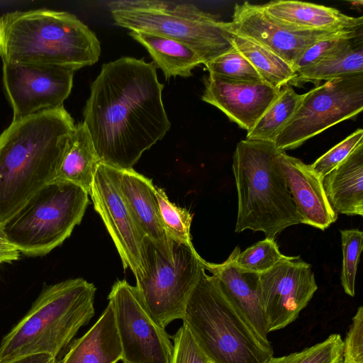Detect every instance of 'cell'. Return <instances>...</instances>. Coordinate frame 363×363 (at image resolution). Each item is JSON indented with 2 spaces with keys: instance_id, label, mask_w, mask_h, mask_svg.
<instances>
[{
  "instance_id": "cell-6",
  "label": "cell",
  "mask_w": 363,
  "mask_h": 363,
  "mask_svg": "<svg viewBox=\"0 0 363 363\" xmlns=\"http://www.w3.org/2000/svg\"><path fill=\"white\" fill-rule=\"evenodd\" d=\"M182 320L211 363H267L273 357L271 343L259 336L206 269Z\"/></svg>"
},
{
  "instance_id": "cell-18",
  "label": "cell",
  "mask_w": 363,
  "mask_h": 363,
  "mask_svg": "<svg viewBox=\"0 0 363 363\" xmlns=\"http://www.w3.org/2000/svg\"><path fill=\"white\" fill-rule=\"evenodd\" d=\"M204 265L259 336L269 341L268 326L261 302L259 274L238 267L233 252L220 264L205 261Z\"/></svg>"
},
{
  "instance_id": "cell-2",
  "label": "cell",
  "mask_w": 363,
  "mask_h": 363,
  "mask_svg": "<svg viewBox=\"0 0 363 363\" xmlns=\"http://www.w3.org/2000/svg\"><path fill=\"white\" fill-rule=\"evenodd\" d=\"M74 126L62 106L13 120L0 133V224L52 182Z\"/></svg>"
},
{
  "instance_id": "cell-31",
  "label": "cell",
  "mask_w": 363,
  "mask_h": 363,
  "mask_svg": "<svg viewBox=\"0 0 363 363\" xmlns=\"http://www.w3.org/2000/svg\"><path fill=\"white\" fill-rule=\"evenodd\" d=\"M210 74L243 82H262L249 61L234 47L204 65Z\"/></svg>"
},
{
  "instance_id": "cell-8",
  "label": "cell",
  "mask_w": 363,
  "mask_h": 363,
  "mask_svg": "<svg viewBox=\"0 0 363 363\" xmlns=\"http://www.w3.org/2000/svg\"><path fill=\"white\" fill-rule=\"evenodd\" d=\"M171 240L169 250L145 236L135 289L147 311L165 328L182 319L190 295L205 269L193 245Z\"/></svg>"
},
{
  "instance_id": "cell-35",
  "label": "cell",
  "mask_w": 363,
  "mask_h": 363,
  "mask_svg": "<svg viewBox=\"0 0 363 363\" xmlns=\"http://www.w3.org/2000/svg\"><path fill=\"white\" fill-rule=\"evenodd\" d=\"M173 339L171 363H211L198 347L191 333L183 324Z\"/></svg>"
},
{
  "instance_id": "cell-10",
  "label": "cell",
  "mask_w": 363,
  "mask_h": 363,
  "mask_svg": "<svg viewBox=\"0 0 363 363\" xmlns=\"http://www.w3.org/2000/svg\"><path fill=\"white\" fill-rule=\"evenodd\" d=\"M363 109V73L337 78L307 93L274 143L284 151L301 146L330 127L352 118Z\"/></svg>"
},
{
  "instance_id": "cell-20",
  "label": "cell",
  "mask_w": 363,
  "mask_h": 363,
  "mask_svg": "<svg viewBox=\"0 0 363 363\" xmlns=\"http://www.w3.org/2000/svg\"><path fill=\"white\" fill-rule=\"evenodd\" d=\"M322 184L337 215L363 216V143L323 177Z\"/></svg>"
},
{
  "instance_id": "cell-3",
  "label": "cell",
  "mask_w": 363,
  "mask_h": 363,
  "mask_svg": "<svg viewBox=\"0 0 363 363\" xmlns=\"http://www.w3.org/2000/svg\"><path fill=\"white\" fill-rule=\"evenodd\" d=\"M100 54L96 35L70 13L43 9L9 12L0 17L2 62L77 71L96 63Z\"/></svg>"
},
{
  "instance_id": "cell-12",
  "label": "cell",
  "mask_w": 363,
  "mask_h": 363,
  "mask_svg": "<svg viewBox=\"0 0 363 363\" xmlns=\"http://www.w3.org/2000/svg\"><path fill=\"white\" fill-rule=\"evenodd\" d=\"M6 97L13 121L60 108L71 93L74 70L56 66L2 62Z\"/></svg>"
},
{
  "instance_id": "cell-11",
  "label": "cell",
  "mask_w": 363,
  "mask_h": 363,
  "mask_svg": "<svg viewBox=\"0 0 363 363\" xmlns=\"http://www.w3.org/2000/svg\"><path fill=\"white\" fill-rule=\"evenodd\" d=\"M108 299L114 313L123 363H171L170 337L150 315L135 287L118 280Z\"/></svg>"
},
{
  "instance_id": "cell-7",
  "label": "cell",
  "mask_w": 363,
  "mask_h": 363,
  "mask_svg": "<svg viewBox=\"0 0 363 363\" xmlns=\"http://www.w3.org/2000/svg\"><path fill=\"white\" fill-rule=\"evenodd\" d=\"M107 6L117 26L179 41L196 52L203 65L233 48L220 21L194 4L120 0L108 2Z\"/></svg>"
},
{
  "instance_id": "cell-5",
  "label": "cell",
  "mask_w": 363,
  "mask_h": 363,
  "mask_svg": "<svg viewBox=\"0 0 363 363\" xmlns=\"http://www.w3.org/2000/svg\"><path fill=\"white\" fill-rule=\"evenodd\" d=\"M96 287L84 279L45 286L23 319L2 339L0 362L47 353L56 358L94 315Z\"/></svg>"
},
{
  "instance_id": "cell-19",
  "label": "cell",
  "mask_w": 363,
  "mask_h": 363,
  "mask_svg": "<svg viewBox=\"0 0 363 363\" xmlns=\"http://www.w3.org/2000/svg\"><path fill=\"white\" fill-rule=\"evenodd\" d=\"M262 6L278 22L299 30L337 33L363 28L362 16H350L336 9L323 5L277 0Z\"/></svg>"
},
{
  "instance_id": "cell-14",
  "label": "cell",
  "mask_w": 363,
  "mask_h": 363,
  "mask_svg": "<svg viewBox=\"0 0 363 363\" xmlns=\"http://www.w3.org/2000/svg\"><path fill=\"white\" fill-rule=\"evenodd\" d=\"M89 196L118 250L124 269L134 274L145 236L119 186L118 169L99 163Z\"/></svg>"
},
{
  "instance_id": "cell-21",
  "label": "cell",
  "mask_w": 363,
  "mask_h": 363,
  "mask_svg": "<svg viewBox=\"0 0 363 363\" xmlns=\"http://www.w3.org/2000/svg\"><path fill=\"white\" fill-rule=\"evenodd\" d=\"M121 191L145 236L166 250L171 247L162 225L155 186L151 179L131 169H118Z\"/></svg>"
},
{
  "instance_id": "cell-29",
  "label": "cell",
  "mask_w": 363,
  "mask_h": 363,
  "mask_svg": "<svg viewBox=\"0 0 363 363\" xmlns=\"http://www.w3.org/2000/svg\"><path fill=\"white\" fill-rule=\"evenodd\" d=\"M232 252L238 267L257 274L269 270L286 257L280 252L275 239L266 238L243 252L237 246Z\"/></svg>"
},
{
  "instance_id": "cell-22",
  "label": "cell",
  "mask_w": 363,
  "mask_h": 363,
  "mask_svg": "<svg viewBox=\"0 0 363 363\" xmlns=\"http://www.w3.org/2000/svg\"><path fill=\"white\" fill-rule=\"evenodd\" d=\"M122 347L111 303L94 325L76 340L58 363H117Z\"/></svg>"
},
{
  "instance_id": "cell-34",
  "label": "cell",
  "mask_w": 363,
  "mask_h": 363,
  "mask_svg": "<svg viewBox=\"0 0 363 363\" xmlns=\"http://www.w3.org/2000/svg\"><path fill=\"white\" fill-rule=\"evenodd\" d=\"M363 143V130L357 129L340 143L318 158L311 168L321 179L344 161L353 150Z\"/></svg>"
},
{
  "instance_id": "cell-17",
  "label": "cell",
  "mask_w": 363,
  "mask_h": 363,
  "mask_svg": "<svg viewBox=\"0 0 363 363\" xmlns=\"http://www.w3.org/2000/svg\"><path fill=\"white\" fill-rule=\"evenodd\" d=\"M279 162L301 223L325 230L337 215L326 198L322 179L298 158L281 151Z\"/></svg>"
},
{
  "instance_id": "cell-33",
  "label": "cell",
  "mask_w": 363,
  "mask_h": 363,
  "mask_svg": "<svg viewBox=\"0 0 363 363\" xmlns=\"http://www.w3.org/2000/svg\"><path fill=\"white\" fill-rule=\"evenodd\" d=\"M342 250L341 284L345 292L354 296L355 279L360 255L363 248V232L359 229L340 230Z\"/></svg>"
},
{
  "instance_id": "cell-15",
  "label": "cell",
  "mask_w": 363,
  "mask_h": 363,
  "mask_svg": "<svg viewBox=\"0 0 363 363\" xmlns=\"http://www.w3.org/2000/svg\"><path fill=\"white\" fill-rule=\"evenodd\" d=\"M220 26L272 52L292 68L313 43L340 33L303 30L284 25L269 16L262 5L247 1L235 4L232 21H220Z\"/></svg>"
},
{
  "instance_id": "cell-9",
  "label": "cell",
  "mask_w": 363,
  "mask_h": 363,
  "mask_svg": "<svg viewBox=\"0 0 363 363\" xmlns=\"http://www.w3.org/2000/svg\"><path fill=\"white\" fill-rule=\"evenodd\" d=\"M89 194L69 182L48 184L1 224L9 240L28 257L44 256L60 246L79 225Z\"/></svg>"
},
{
  "instance_id": "cell-25",
  "label": "cell",
  "mask_w": 363,
  "mask_h": 363,
  "mask_svg": "<svg viewBox=\"0 0 363 363\" xmlns=\"http://www.w3.org/2000/svg\"><path fill=\"white\" fill-rule=\"evenodd\" d=\"M360 73H363V34L337 53L296 72L289 85L301 86L312 82L318 86L321 81Z\"/></svg>"
},
{
  "instance_id": "cell-4",
  "label": "cell",
  "mask_w": 363,
  "mask_h": 363,
  "mask_svg": "<svg viewBox=\"0 0 363 363\" xmlns=\"http://www.w3.org/2000/svg\"><path fill=\"white\" fill-rule=\"evenodd\" d=\"M280 152L272 142L245 139L237 144L233 157L235 233L249 229L275 239L286 228L301 223L279 164Z\"/></svg>"
},
{
  "instance_id": "cell-23",
  "label": "cell",
  "mask_w": 363,
  "mask_h": 363,
  "mask_svg": "<svg viewBox=\"0 0 363 363\" xmlns=\"http://www.w3.org/2000/svg\"><path fill=\"white\" fill-rule=\"evenodd\" d=\"M100 163L90 133L82 122L75 125L60 157L52 182H69L89 195Z\"/></svg>"
},
{
  "instance_id": "cell-24",
  "label": "cell",
  "mask_w": 363,
  "mask_h": 363,
  "mask_svg": "<svg viewBox=\"0 0 363 363\" xmlns=\"http://www.w3.org/2000/svg\"><path fill=\"white\" fill-rule=\"evenodd\" d=\"M129 35L145 48L166 79L189 77L194 68L203 64L196 52L179 41L141 31H130Z\"/></svg>"
},
{
  "instance_id": "cell-37",
  "label": "cell",
  "mask_w": 363,
  "mask_h": 363,
  "mask_svg": "<svg viewBox=\"0 0 363 363\" xmlns=\"http://www.w3.org/2000/svg\"><path fill=\"white\" fill-rule=\"evenodd\" d=\"M19 257L20 252L9 242L0 224V266L4 263H12Z\"/></svg>"
},
{
  "instance_id": "cell-30",
  "label": "cell",
  "mask_w": 363,
  "mask_h": 363,
  "mask_svg": "<svg viewBox=\"0 0 363 363\" xmlns=\"http://www.w3.org/2000/svg\"><path fill=\"white\" fill-rule=\"evenodd\" d=\"M343 340L332 334L324 341L305 350L281 357H271L267 363H342Z\"/></svg>"
},
{
  "instance_id": "cell-36",
  "label": "cell",
  "mask_w": 363,
  "mask_h": 363,
  "mask_svg": "<svg viewBox=\"0 0 363 363\" xmlns=\"http://www.w3.org/2000/svg\"><path fill=\"white\" fill-rule=\"evenodd\" d=\"M342 363H363V307L359 306L343 341Z\"/></svg>"
},
{
  "instance_id": "cell-1",
  "label": "cell",
  "mask_w": 363,
  "mask_h": 363,
  "mask_svg": "<svg viewBox=\"0 0 363 363\" xmlns=\"http://www.w3.org/2000/svg\"><path fill=\"white\" fill-rule=\"evenodd\" d=\"M154 63L121 57L104 64L83 111L100 162L131 169L165 135L170 122Z\"/></svg>"
},
{
  "instance_id": "cell-26",
  "label": "cell",
  "mask_w": 363,
  "mask_h": 363,
  "mask_svg": "<svg viewBox=\"0 0 363 363\" xmlns=\"http://www.w3.org/2000/svg\"><path fill=\"white\" fill-rule=\"evenodd\" d=\"M230 40L252 65L262 82L281 89L296 77L292 67L279 56L261 45L230 33Z\"/></svg>"
},
{
  "instance_id": "cell-16",
  "label": "cell",
  "mask_w": 363,
  "mask_h": 363,
  "mask_svg": "<svg viewBox=\"0 0 363 363\" xmlns=\"http://www.w3.org/2000/svg\"><path fill=\"white\" fill-rule=\"evenodd\" d=\"M201 99L225 113L240 128L250 131L277 99L281 89L264 82H243L208 74Z\"/></svg>"
},
{
  "instance_id": "cell-38",
  "label": "cell",
  "mask_w": 363,
  "mask_h": 363,
  "mask_svg": "<svg viewBox=\"0 0 363 363\" xmlns=\"http://www.w3.org/2000/svg\"><path fill=\"white\" fill-rule=\"evenodd\" d=\"M56 358L47 353H37L19 356L0 363H55Z\"/></svg>"
},
{
  "instance_id": "cell-28",
  "label": "cell",
  "mask_w": 363,
  "mask_h": 363,
  "mask_svg": "<svg viewBox=\"0 0 363 363\" xmlns=\"http://www.w3.org/2000/svg\"><path fill=\"white\" fill-rule=\"evenodd\" d=\"M155 194L162 225L168 239L193 245L190 232L193 215L170 201L164 189L157 186Z\"/></svg>"
},
{
  "instance_id": "cell-13",
  "label": "cell",
  "mask_w": 363,
  "mask_h": 363,
  "mask_svg": "<svg viewBox=\"0 0 363 363\" xmlns=\"http://www.w3.org/2000/svg\"><path fill=\"white\" fill-rule=\"evenodd\" d=\"M259 282L269 333L294 322L318 289L311 264L299 256H286L259 274Z\"/></svg>"
},
{
  "instance_id": "cell-32",
  "label": "cell",
  "mask_w": 363,
  "mask_h": 363,
  "mask_svg": "<svg viewBox=\"0 0 363 363\" xmlns=\"http://www.w3.org/2000/svg\"><path fill=\"white\" fill-rule=\"evenodd\" d=\"M362 34L363 28L343 31L315 42L308 48L296 61L293 67L294 72L296 73L337 53Z\"/></svg>"
},
{
  "instance_id": "cell-27",
  "label": "cell",
  "mask_w": 363,
  "mask_h": 363,
  "mask_svg": "<svg viewBox=\"0 0 363 363\" xmlns=\"http://www.w3.org/2000/svg\"><path fill=\"white\" fill-rule=\"evenodd\" d=\"M304 94H297L291 86H284L277 99L247 132L245 139L274 143L281 130L296 112Z\"/></svg>"
}]
</instances>
